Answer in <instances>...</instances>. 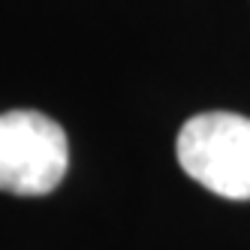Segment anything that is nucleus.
Returning <instances> with one entry per match:
<instances>
[{
    "instance_id": "f257e3e1",
    "label": "nucleus",
    "mask_w": 250,
    "mask_h": 250,
    "mask_svg": "<svg viewBox=\"0 0 250 250\" xmlns=\"http://www.w3.org/2000/svg\"><path fill=\"white\" fill-rule=\"evenodd\" d=\"M181 169L223 199H250V118L205 112L190 118L175 142Z\"/></svg>"
},
{
    "instance_id": "f03ea898",
    "label": "nucleus",
    "mask_w": 250,
    "mask_h": 250,
    "mask_svg": "<svg viewBox=\"0 0 250 250\" xmlns=\"http://www.w3.org/2000/svg\"><path fill=\"white\" fill-rule=\"evenodd\" d=\"M69 145L58 121L42 112L15 109L0 115V190L45 196L66 175Z\"/></svg>"
}]
</instances>
